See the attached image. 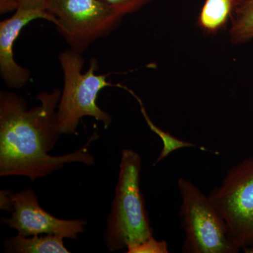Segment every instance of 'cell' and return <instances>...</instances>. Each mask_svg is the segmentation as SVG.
<instances>
[{
    "label": "cell",
    "mask_w": 253,
    "mask_h": 253,
    "mask_svg": "<svg viewBox=\"0 0 253 253\" xmlns=\"http://www.w3.org/2000/svg\"><path fill=\"white\" fill-rule=\"evenodd\" d=\"M49 1L50 0H9L1 14L16 11L18 9L48 11Z\"/></svg>",
    "instance_id": "14"
},
{
    "label": "cell",
    "mask_w": 253,
    "mask_h": 253,
    "mask_svg": "<svg viewBox=\"0 0 253 253\" xmlns=\"http://www.w3.org/2000/svg\"><path fill=\"white\" fill-rule=\"evenodd\" d=\"M63 74V88L57 109L58 123L61 134H76L82 118H94L107 129L112 123L109 113L96 104L101 90L112 86L108 74H96L98 62L91 59L89 69L83 73L84 61L81 53L67 49L59 55Z\"/></svg>",
    "instance_id": "3"
},
{
    "label": "cell",
    "mask_w": 253,
    "mask_h": 253,
    "mask_svg": "<svg viewBox=\"0 0 253 253\" xmlns=\"http://www.w3.org/2000/svg\"><path fill=\"white\" fill-rule=\"evenodd\" d=\"M63 238L51 234L23 236L18 234L4 243V252L9 253H69Z\"/></svg>",
    "instance_id": "9"
},
{
    "label": "cell",
    "mask_w": 253,
    "mask_h": 253,
    "mask_svg": "<svg viewBox=\"0 0 253 253\" xmlns=\"http://www.w3.org/2000/svg\"><path fill=\"white\" fill-rule=\"evenodd\" d=\"M13 194H11L9 191H1V209L8 212H12L13 202L11 196Z\"/></svg>",
    "instance_id": "16"
},
{
    "label": "cell",
    "mask_w": 253,
    "mask_h": 253,
    "mask_svg": "<svg viewBox=\"0 0 253 253\" xmlns=\"http://www.w3.org/2000/svg\"><path fill=\"white\" fill-rule=\"evenodd\" d=\"M13 211L11 217L3 219L6 224L23 236L51 234L63 239H77L84 232L86 221L64 220L51 215L41 207L34 190L31 188L11 196Z\"/></svg>",
    "instance_id": "7"
},
{
    "label": "cell",
    "mask_w": 253,
    "mask_h": 253,
    "mask_svg": "<svg viewBox=\"0 0 253 253\" xmlns=\"http://www.w3.org/2000/svg\"><path fill=\"white\" fill-rule=\"evenodd\" d=\"M229 32L233 44L246 42L253 38V0H241L233 15Z\"/></svg>",
    "instance_id": "11"
},
{
    "label": "cell",
    "mask_w": 253,
    "mask_h": 253,
    "mask_svg": "<svg viewBox=\"0 0 253 253\" xmlns=\"http://www.w3.org/2000/svg\"><path fill=\"white\" fill-rule=\"evenodd\" d=\"M123 16L141 9L151 0H101Z\"/></svg>",
    "instance_id": "13"
},
{
    "label": "cell",
    "mask_w": 253,
    "mask_h": 253,
    "mask_svg": "<svg viewBox=\"0 0 253 253\" xmlns=\"http://www.w3.org/2000/svg\"><path fill=\"white\" fill-rule=\"evenodd\" d=\"M36 19L56 23V18L49 11L26 9H16L11 17L0 23V74L9 88L23 87L31 78L27 68L15 61L14 45L23 28Z\"/></svg>",
    "instance_id": "8"
},
{
    "label": "cell",
    "mask_w": 253,
    "mask_h": 253,
    "mask_svg": "<svg viewBox=\"0 0 253 253\" xmlns=\"http://www.w3.org/2000/svg\"><path fill=\"white\" fill-rule=\"evenodd\" d=\"M181 204L179 216L185 234L182 251L186 253H236L225 221L206 196L191 181L179 178Z\"/></svg>",
    "instance_id": "4"
},
{
    "label": "cell",
    "mask_w": 253,
    "mask_h": 253,
    "mask_svg": "<svg viewBox=\"0 0 253 253\" xmlns=\"http://www.w3.org/2000/svg\"><path fill=\"white\" fill-rule=\"evenodd\" d=\"M128 253H168V245L166 241H158L154 236L149 239L127 249Z\"/></svg>",
    "instance_id": "15"
},
{
    "label": "cell",
    "mask_w": 253,
    "mask_h": 253,
    "mask_svg": "<svg viewBox=\"0 0 253 253\" xmlns=\"http://www.w3.org/2000/svg\"><path fill=\"white\" fill-rule=\"evenodd\" d=\"M120 87L123 88L126 90L129 91V93L136 99V101L139 103V106H140L141 112L142 113V116H144L145 121L147 123L148 126L151 130L154 131L155 134H157L161 140H162L163 146V150L161 151V154L157 159H156V163L160 162V161H163L164 158L169 156L171 153L174 152L176 150L182 149V148H194L196 147V145L193 144V143L187 142V141H184L181 140V139H177V138L174 137L172 134L166 132L161 128L158 127L156 125L153 123L151 121V118L148 116V113L146 112V109L144 104H143L142 101L139 96H137L132 90H131L129 88L126 87V86L121 85L119 84Z\"/></svg>",
    "instance_id": "12"
},
{
    "label": "cell",
    "mask_w": 253,
    "mask_h": 253,
    "mask_svg": "<svg viewBox=\"0 0 253 253\" xmlns=\"http://www.w3.org/2000/svg\"><path fill=\"white\" fill-rule=\"evenodd\" d=\"M61 91H43L40 104L28 109L26 101L11 91L0 92V176H23L32 181L44 177L66 163L94 164L89 142L71 154H49L61 131L57 109Z\"/></svg>",
    "instance_id": "1"
},
{
    "label": "cell",
    "mask_w": 253,
    "mask_h": 253,
    "mask_svg": "<svg viewBox=\"0 0 253 253\" xmlns=\"http://www.w3.org/2000/svg\"><path fill=\"white\" fill-rule=\"evenodd\" d=\"M241 0H205L201 8L198 26L209 34L217 33L232 18Z\"/></svg>",
    "instance_id": "10"
},
{
    "label": "cell",
    "mask_w": 253,
    "mask_h": 253,
    "mask_svg": "<svg viewBox=\"0 0 253 253\" xmlns=\"http://www.w3.org/2000/svg\"><path fill=\"white\" fill-rule=\"evenodd\" d=\"M208 197L240 250L253 246V156L233 166Z\"/></svg>",
    "instance_id": "6"
},
{
    "label": "cell",
    "mask_w": 253,
    "mask_h": 253,
    "mask_svg": "<svg viewBox=\"0 0 253 253\" xmlns=\"http://www.w3.org/2000/svg\"><path fill=\"white\" fill-rule=\"evenodd\" d=\"M141 156L133 150H123L104 234L105 245L112 252L134 247L154 236L141 192Z\"/></svg>",
    "instance_id": "2"
},
{
    "label": "cell",
    "mask_w": 253,
    "mask_h": 253,
    "mask_svg": "<svg viewBox=\"0 0 253 253\" xmlns=\"http://www.w3.org/2000/svg\"><path fill=\"white\" fill-rule=\"evenodd\" d=\"M47 10L71 49L82 54L96 40L111 34L123 18L101 0H50Z\"/></svg>",
    "instance_id": "5"
},
{
    "label": "cell",
    "mask_w": 253,
    "mask_h": 253,
    "mask_svg": "<svg viewBox=\"0 0 253 253\" xmlns=\"http://www.w3.org/2000/svg\"><path fill=\"white\" fill-rule=\"evenodd\" d=\"M9 0H0V13L2 12L3 10L6 7Z\"/></svg>",
    "instance_id": "17"
}]
</instances>
